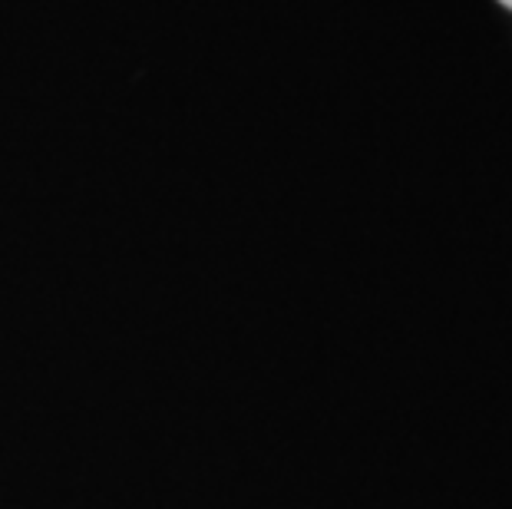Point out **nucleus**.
<instances>
[{
	"mask_svg": "<svg viewBox=\"0 0 512 509\" xmlns=\"http://www.w3.org/2000/svg\"><path fill=\"white\" fill-rule=\"evenodd\" d=\"M499 4H503L506 10H512V0H499Z\"/></svg>",
	"mask_w": 512,
	"mask_h": 509,
	"instance_id": "f257e3e1",
	"label": "nucleus"
}]
</instances>
